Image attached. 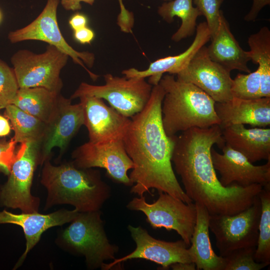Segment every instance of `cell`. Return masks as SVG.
<instances>
[{"mask_svg": "<svg viewBox=\"0 0 270 270\" xmlns=\"http://www.w3.org/2000/svg\"><path fill=\"white\" fill-rule=\"evenodd\" d=\"M172 162L188 196L202 205L210 215H232L250 206L262 190L259 184L224 186L220 182L211 156L215 144H225L218 125L193 128L175 136Z\"/></svg>", "mask_w": 270, "mask_h": 270, "instance_id": "1", "label": "cell"}, {"mask_svg": "<svg viewBox=\"0 0 270 270\" xmlns=\"http://www.w3.org/2000/svg\"><path fill=\"white\" fill-rule=\"evenodd\" d=\"M164 90L153 86L144 108L130 118L122 140L134 164L129 176L130 192L140 196L150 188L188 204L193 202L180 186L172 166L174 136L166 134L162 124V104Z\"/></svg>", "mask_w": 270, "mask_h": 270, "instance_id": "2", "label": "cell"}, {"mask_svg": "<svg viewBox=\"0 0 270 270\" xmlns=\"http://www.w3.org/2000/svg\"><path fill=\"white\" fill-rule=\"evenodd\" d=\"M40 182L48 196L44 210L56 204H70L79 212L100 210L111 196V188L98 170L82 168L72 162L54 166L43 163Z\"/></svg>", "mask_w": 270, "mask_h": 270, "instance_id": "3", "label": "cell"}, {"mask_svg": "<svg viewBox=\"0 0 270 270\" xmlns=\"http://www.w3.org/2000/svg\"><path fill=\"white\" fill-rule=\"evenodd\" d=\"M164 90L162 104V124L169 136L193 128L219 125L216 102L195 85L180 81L174 75H163L158 83Z\"/></svg>", "mask_w": 270, "mask_h": 270, "instance_id": "4", "label": "cell"}, {"mask_svg": "<svg viewBox=\"0 0 270 270\" xmlns=\"http://www.w3.org/2000/svg\"><path fill=\"white\" fill-rule=\"evenodd\" d=\"M100 210L80 212L60 232L57 241L66 250L86 258L88 268H102L104 262L114 260L119 248L106 234Z\"/></svg>", "mask_w": 270, "mask_h": 270, "instance_id": "5", "label": "cell"}, {"mask_svg": "<svg viewBox=\"0 0 270 270\" xmlns=\"http://www.w3.org/2000/svg\"><path fill=\"white\" fill-rule=\"evenodd\" d=\"M105 84L95 86L82 82L70 98L93 96L106 100L122 116L131 118L146 106L153 86L144 78L120 77L110 74L104 75Z\"/></svg>", "mask_w": 270, "mask_h": 270, "instance_id": "6", "label": "cell"}, {"mask_svg": "<svg viewBox=\"0 0 270 270\" xmlns=\"http://www.w3.org/2000/svg\"><path fill=\"white\" fill-rule=\"evenodd\" d=\"M68 56L49 44L40 54L20 50L13 54L11 62L20 88L43 87L60 94L63 86L60 72Z\"/></svg>", "mask_w": 270, "mask_h": 270, "instance_id": "7", "label": "cell"}, {"mask_svg": "<svg viewBox=\"0 0 270 270\" xmlns=\"http://www.w3.org/2000/svg\"><path fill=\"white\" fill-rule=\"evenodd\" d=\"M158 194L156 200L152 204L146 202L144 196L134 198L126 208L143 212L154 229L175 230L190 246L196 220L195 204L186 203L164 192H158Z\"/></svg>", "mask_w": 270, "mask_h": 270, "instance_id": "8", "label": "cell"}, {"mask_svg": "<svg viewBox=\"0 0 270 270\" xmlns=\"http://www.w3.org/2000/svg\"><path fill=\"white\" fill-rule=\"evenodd\" d=\"M16 154L8 180L0 189V204L22 212H38L40 200L31 194L34 172L40 164V143L22 144Z\"/></svg>", "mask_w": 270, "mask_h": 270, "instance_id": "9", "label": "cell"}, {"mask_svg": "<svg viewBox=\"0 0 270 270\" xmlns=\"http://www.w3.org/2000/svg\"><path fill=\"white\" fill-rule=\"evenodd\" d=\"M260 214L258 195L250 206L238 214L210 215L209 229L214 236L220 256L224 257L237 249L256 246Z\"/></svg>", "mask_w": 270, "mask_h": 270, "instance_id": "10", "label": "cell"}, {"mask_svg": "<svg viewBox=\"0 0 270 270\" xmlns=\"http://www.w3.org/2000/svg\"><path fill=\"white\" fill-rule=\"evenodd\" d=\"M60 0H47L46 4L38 16L26 26L10 32L8 38L12 43L28 40H41L54 46L70 57L73 62L82 66L93 80L99 76L84 66L92 67L95 60L94 54L88 52H78L64 40L60 30L57 20V10Z\"/></svg>", "mask_w": 270, "mask_h": 270, "instance_id": "11", "label": "cell"}, {"mask_svg": "<svg viewBox=\"0 0 270 270\" xmlns=\"http://www.w3.org/2000/svg\"><path fill=\"white\" fill-rule=\"evenodd\" d=\"M72 158V162L78 168H103L116 182L132 186L128 172L132 169L134 164L126 152L122 138L98 142L88 141L75 149Z\"/></svg>", "mask_w": 270, "mask_h": 270, "instance_id": "12", "label": "cell"}, {"mask_svg": "<svg viewBox=\"0 0 270 270\" xmlns=\"http://www.w3.org/2000/svg\"><path fill=\"white\" fill-rule=\"evenodd\" d=\"M128 228L136 244L135 250L110 263H104L102 270H108L121 262L137 258L153 262L164 270L168 269L176 262H194L190 249L182 240L166 242L153 238L140 226L129 225Z\"/></svg>", "mask_w": 270, "mask_h": 270, "instance_id": "13", "label": "cell"}, {"mask_svg": "<svg viewBox=\"0 0 270 270\" xmlns=\"http://www.w3.org/2000/svg\"><path fill=\"white\" fill-rule=\"evenodd\" d=\"M176 75L178 80L195 85L216 102H224L232 98L230 72L210 58L205 46Z\"/></svg>", "mask_w": 270, "mask_h": 270, "instance_id": "14", "label": "cell"}, {"mask_svg": "<svg viewBox=\"0 0 270 270\" xmlns=\"http://www.w3.org/2000/svg\"><path fill=\"white\" fill-rule=\"evenodd\" d=\"M82 125L84 114L82 104H72L70 98L60 94L56 110L46 123L40 143V164L50 158L55 147L60 148L62 154Z\"/></svg>", "mask_w": 270, "mask_h": 270, "instance_id": "15", "label": "cell"}, {"mask_svg": "<svg viewBox=\"0 0 270 270\" xmlns=\"http://www.w3.org/2000/svg\"><path fill=\"white\" fill-rule=\"evenodd\" d=\"M221 148L222 153L220 154L212 148L211 156L215 170L220 175L219 180L223 186L270 184V160L264 164L255 166L226 144Z\"/></svg>", "mask_w": 270, "mask_h": 270, "instance_id": "16", "label": "cell"}, {"mask_svg": "<svg viewBox=\"0 0 270 270\" xmlns=\"http://www.w3.org/2000/svg\"><path fill=\"white\" fill-rule=\"evenodd\" d=\"M79 98L82 106L84 125L88 130L89 142H98L123 138L130 118L108 106L102 98L88 96Z\"/></svg>", "mask_w": 270, "mask_h": 270, "instance_id": "17", "label": "cell"}, {"mask_svg": "<svg viewBox=\"0 0 270 270\" xmlns=\"http://www.w3.org/2000/svg\"><path fill=\"white\" fill-rule=\"evenodd\" d=\"M79 212L76 208L70 210L61 209L48 214H42L38 212L16 214L6 210L0 212V224H11L20 226L26 240V250L14 268L22 264L28 252L39 242L44 232L52 227L70 222Z\"/></svg>", "mask_w": 270, "mask_h": 270, "instance_id": "18", "label": "cell"}, {"mask_svg": "<svg viewBox=\"0 0 270 270\" xmlns=\"http://www.w3.org/2000/svg\"><path fill=\"white\" fill-rule=\"evenodd\" d=\"M214 108L222 130L238 124L258 128L270 125V98L248 100L232 97L224 102H216Z\"/></svg>", "mask_w": 270, "mask_h": 270, "instance_id": "19", "label": "cell"}, {"mask_svg": "<svg viewBox=\"0 0 270 270\" xmlns=\"http://www.w3.org/2000/svg\"><path fill=\"white\" fill-rule=\"evenodd\" d=\"M196 36L190 46L178 54L159 58L150 64L143 70L135 68L123 70L122 73L128 78L149 77L148 82L152 86L158 84L165 73L176 74L190 62L198 51L210 40V32L206 22H202L196 28Z\"/></svg>", "mask_w": 270, "mask_h": 270, "instance_id": "20", "label": "cell"}, {"mask_svg": "<svg viewBox=\"0 0 270 270\" xmlns=\"http://www.w3.org/2000/svg\"><path fill=\"white\" fill-rule=\"evenodd\" d=\"M210 39L211 43L206 48L212 60L230 72L233 70L251 72L248 66L250 60L248 51L244 50L235 38L222 10L218 30Z\"/></svg>", "mask_w": 270, "mask_h": 270, "instance_id": "21", "label": "cell"}, {"mask_svg": "<svg viewBox=\"0 0 270 270\" xmlns=\"http://www.w3.org/2000/svg\"><path fill=\"white\" fill-rule=\"evenodd\" d=\"M225 144L255 162L270 160V128H246L244 124L230 126L222 130Z\"/></svg>", "mask_w": 270, "mask_h": 270, "instance_id": "22", "label": "cell"}, {"mask_svg": "<svg viewBox=\"0 0 270 270\" xmlns=\"http://www.w3.org/2000/svg\"><path fill=\"white\" fill-rule=\"evenodd\" d=\"M196 220L189 247L193 262L198 270H224V258L212 246L209 235L210 214L205 207L194 202Z\"/></svg>", "mask_w": 270, "mask_h": 270, "instance_id": "23", "label": "cell"}, {"mask_svg": "<svg viewBox=\"0 0 270 270\" xmlns=\"http://www.w3.org/2000/svg\"><path fill=\"white\" fill-rule=\"evenodd\" d=\"M60 95L43 87L20 88L12 104L47 123L56 110Z\"/></svg>", "mask_w": 270, "mask_h": 270, "instance_id": "24", "label": "cell"}, {"mask_svg": "<svg viewBox=\"0 0 270 270\" xmlns=\"http://www.w3.org/2000/svg\"><path fill=\"white\" fill-rule=\"evenodd\" d=\"M192 4V0H171L158 7V15L167 23L172 22L174 16L181 19L180 26L172 36V40L178 42L195 32L196 20L201 14Z\"/></svg>", "mask_w": 270, "mask_h": 270, "instance_id": "25", "label": "cell"}, {"mask_svg": "<svg viewBox=\"0 0 270 270\" xmlns=\"http://www.w3.org/2000/svg\"><path fill=\"white\" fill-rule=\"evenodd\" d=\"M250 60L258 65L260 72V98H270V30L262 27L248 39Z\"/></svg>", "mask_w": 270, "mask_h": 270, "instance_id": "26", "label": "cell"}, {"mask_svg": "<svg viewBox=\"0 0 270 270\" xmlns=\"http://www.w3.org/2000/svg\"><path fill=\"white\" fill-rule=\"evenodd\" d=\"M4 116L10 120L16 143L28 142L40 143L46 123L24 112L13 104L5 108Z\"/></svg>", "mask_w": 270, "mask_h": 270, "instance_id": "27", "label": "cell"}, {"mask_svg": "<svg viewBox=\"0 0 270 270\" xmlns=\"http://www.w3.org/2000/svg\"><path fill=\"white\" fill-rule=\"evenodd\" d=\"M261 214L258 225V236L254 260L258 262L270 264V184L263 186L258 194Z\"/></svg>", "mask_w": 270, "mask_h": 270, "instance_id": "28", "label": "cell"}, {"mask_svg": "<svg viewBox=\"0 0 270 270\" xmlns=\"http://www.w3.org/2000/svg\"><path fill=\"white\" fill-rule=\"evenodd\" d=\"M260 72L258 68L248 74H238L231 87L232 96L242 99L260 98Z\"/></svg>", "mask_w": 270, "mask_h": 270, "instance_id": "29", "label": "cell"}, {"mask_svg": "<svg viewBox=\"0 0 270 270\" xmlns=\"http://www.w3.org/2000/svg\"><path fill=\"white\" fill-rule=\"evenodd\" d=\"M256 246L236 250L224 258V270H260L269 264L254 260Z\"/></svg>", "mask_w": 270, "mask_h": 270, "instance_id": "30", "label": "cell"}, {"mask_svg": "<svg viewBox=\"0 0 270 270\" xmlns=\"http://www.w3.org/2000/svg\"><path fill=\"white\" fill-rule=\"evenodd\" d=\"M19 88L13 68L0 59V110L12 104Z\"/></svg>", "mask_w": 270, "mask_h": 270, "instance_id": "31", "label": "cell"}, {"mask_svg": "<svg viewBox=\"0 0 270 270\" xmlns=\"http://www.w3.org/2000/svg\"><path fill=\"white\" fill-rule=\"evenodd\" d=\"M224 0H192V3L198 9L201 16L206 19V23L211 37L216 32L219 25L222 10L220 6Z\"/></svg>", "mask_w": 270, "mask_h": 270, "instance_id": "32", "label": "cell"}, {"mask_svg": "<svg viewBox=\"0 0 270 270\" xmlns=\"http://www.w3.org/2000/svg\"><path fill=\"white\" fill-rule=\"evenodd\" d=\"M16 144L13 138L8 141L0 140V172L7 176L16 156L14 150Z\"/></svg>", "mask_w": 270, "mask_h": 270, "instance_id": "33", "label": "cell"}, {"mask_svg": "<svg viewBox=\"0 0 270 270\" xmlns=\"http://www.w3.org/2000/svg\"><path fill=\"white\" fill-rule=\"evenodd\" d=\"M96 0H60V3L63 8L66 10H78L82 8L81 2H84L92 6ZM120 12L118 16L124 18L128 16L130 14L128 11L125 7L122 0H118Z\"/></svg>", "mask_w": 270, "mask_h": 270, "instance_id": "34", "label": "cell"}, {"mask_svg": "<svg viewBox=\"0 0 270 270\" xmlns=\"http://www.w3.org/2000/svg\"><path fill=\"white\" fill-rule=\"evenodd\" d=\"M270 4V0H252L251 8L244 18L248 22H254L262 10Z\"/></svg>", "mask_w": 270, "mask_h": 270, "instance_id": "35", "label": "cell"}, {"mask_svg": "<svg viewBox=\"0 0 270 270\" xmlns=\"http://www.w3.org/2000/svg\"><path fill=\"white\" fill-rule=\"evenodd\" d=\"M75 39L81 44H90L94 37V31L87 26L74 31Z\"/></svg>", "mask_w": 270, "mask_h": 270, "instance_id": "36", "label": "cell"}, {"mask_svg": "<svg viewBox=\"0 0 270 270\" xmlns=\"http://www.w3.org/2000/svg\"><path fill=\"white\" fill-rule=\"evenodd\" d=\"M87 18L82 14L78 12L73 15L69 20V24L74 31L86 26Z\"/></svg>", "mask_w": 270, "mask_h": 270, "instance_id": "37", "label": "cell"}, {"mask_svg": "<svg viewBox=\"0 0 270 270\" xmlns=\"http://www.w3.org/2000/svg\"><path fill=\"white\" fill-rule=\"evenodd\" d=\"M11 132V126L8 119L4 116L0 114V138L10 134Z\"/></svg>", "mask_w": 270, "mask_h": 270, "instance_id": "38", "label": "cell"}, {"mask_svg": "<svg viewBox=\"0 0 270 270\" xmlns=\"http://www.w3.org/2000/svg\"><path fill=\"white\" fill-rule=\"evenodd\" d=\"M173 270H196V264L194 262H176L170 266Z\"/></svg>", "mask_w": 270, "mask_h": 270, "instance_id": "39", "label": "cell"}, {"mask_svg": "<svg viewBox=\"0 0 270 270\" xmlns=\"http://www.w3.org/2000/svg\"><path fill=\"white\" fill-rule=\"evenodd\" d=\"M2 20V13L1 10H0V22L1 20Z\"/></svg>", "mask_w": 270, "mask_h": 270, "instance_id": "40", "label": "cell"}, {"mask_svg": "<svg viewBox=\"0 0 270 270\" xmlns=\"http://www.w3.org/2000/svg\"><path fill=\"white\" fill-rule=\"evenodd\" d=\"M164 1H170V0H164Z\"/></svg>", "mask_w": 270, "mask_h": 270, "instance_id": "41", "label": "cell"}]
</instances>
